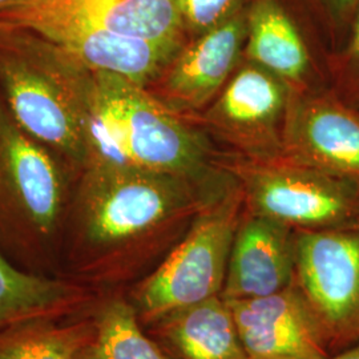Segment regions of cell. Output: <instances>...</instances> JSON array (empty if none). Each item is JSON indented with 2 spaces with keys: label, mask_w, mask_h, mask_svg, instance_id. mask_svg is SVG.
Listing matches in <instances>:
<instances>
[{
  "label": "cell",
  "mask_w": 359,
  "mask_h": 359,
  "mask_svg": "<svg viewBox=\"0 0 359 359\" xmlns=\"http://www.w3.org/2000/svg\"><path fill=\"white\" fill-rule=\"evenodd\" d=\"M192 180L88 164L72 187L60 278L103 293L139 283L167 256L184 221L205 201L197 198Z\"/></svg>",
  "instance_id": "1"
},
{
  "label": "cell",
  "mask_w": 359,
  "mask_h": 359,
  "mask_svg": "<svg viewBox=\"0 0 359 359\" xmlns=\"http://www.w3.org/2000/svg\"><path fill=\"white\" fill-rule=\"evenodd\" d=\"M96 72L51 39L0 23V96L16 123L74 173L88 161Z\"/></svg>",
  "instance_id": "2"
},
{
  "label": "cell",
  "mask_w": 359,
  "mask_h": 359,
  "mask_svg": "<svg viewBox=\"0 0 359 359\" xmlns=\"http://www.w3.org/2000/svg\"><path fill=\"white\" fill-rule=\"evenodd\" d=\"M76 173L13 118L0 96V252L26 273L60 278Z\"/></svg>",
  "instance_id": "3"
},
{
  "label": "cell",
  "mask_w": 359,
  "mask_h": 359,
  "mask_svg": "<svg viewBox=\"0 0 359 359\" xmlns=\"http://www.w3.org/2000/svg\"><path fill=\"white\" fill-rule=\"evenodd\" d=\"M87 149V165L136 168L189 179L203 170L208 156L204 139L181 115L145 87L108 72H96Z\"/></svg>",
  "instance_id": "4"
},
{
  "label": "cell",
  "mask_w": 359,
  "mask_h": 359,
  "mask_svg": "<svg viewBox=\"0 0 359 359\" xmlns=\"http://www.w3.org/2000/svg\"><path fill=\"white\" fill-rule=\"evenodd\" d=\"M244 193L231 188L205 200L192 225L167 256L127 293L142 326L177 309L221 295Z\"/></svg>",
  "instance_id": "5"
},
{
  "label": "cell",
  "mask_w": 359,
  "mask_h": 359,
  "mask_svg": "<svg viewBox=\"0 0 359 359\" xmlns=\"http://www.w3.org/2000/svg\"><path fill=\"white\" fill-rule=\"evenodd\" d=\"M248 213L299 231L359 225V184L289 157L236 163Z\"/></svg>",
  "instance_id": "6"
},
{
  "label": "cell",
  "mask_w": 359,
  "mask_h": 359,
  "mask_svg": "<svg viewBox=\"0 0 359 359\" xmlns=\"http://www.w3.org/2000/svg\"><path fill=\"white\" fill-rule=\"evenodd\" d=\"M294 285L327 348L359 341V225L295 233Z\"/></svg>",
  "instance_id": "7"
},
{
  "label": "cell",
  "mask_w": 359,
  "mask_h": 359,
  "mask_svg": "<svg viewBox=\"0 0 359 359\" xmlns=\"http://www.w3.org/2000/svg\"><path fill=\"white\" fill-rule=\"evenodd\" d=\"M0 23L25 27L47 36L95 72H108L149 87L177 48L130 38L67 13L13 6L0 11Z\"/></svg>",
  "instance_id": "8"
},
{
  "label": "cell",
  "mask_w": 359,
  "mask_h": 359,
  "mask_svg": "<svg viewBox=\"0 0 359 359\" xmlns=\"http://www.w3.org/2000/svg\"><path fill=\"white\" fill-rule=\"evenodd\" d=\"M292 92L280 79L249 62L218 93L206 112V123L250 158L283 156Z\"/></svg>",
  "instance_id": "9"
},
{
  "label": "cell",
  "mask_w": 359,
  "mask_h": 359,
  "mask_svg": "<svg viewBox=\"0 0 359 359\" xmlns=\"http://www.w3.org/2000/svg\"><path fill=\"white\" fill-rule=\"evenodd\" d=\"M245 39L246 13L241 10L222 25L185 41L147 90L179 115L205 107L233 76Z\"/></svg>",
  "instance_id": "10"
},
{
  "label": "cell",
  "mask_w": 359,
  "mask_h": 359,
  "mask_svg": "<svg viewBox=\"0 0 359 359\" xmlns=\"http://www.w3.org/2000/svg\"><path fill=\"white\" fill-rule=\"evenodd\" d=\"M283 142L286 157L359 184V117L342 104L293 90Z\"/></svg>",
  "instance_id": "11"
},
{
  "label": "cell",
  "mask_w": 359,
  "mask_h": 359,
  "mask_svg": "<svg viewBox=\"0 0 359 359\" xmlns=\"http://www.w3.org/2000/svg\"><path fill=\"white\" fill-rule=\"evenodd\" d=\"M250 359H318L327 355L320 327L294 283L276 294L226 301Z\"/></svg>",
  "instance_id": "12"
},
{
  "label": "cell",
  "mask_w": 359,
  "mask_h": 359,
  "mask_svg": "<svg viewBox=\"0 0 359 359\" xmlns=\"http://www.w3.org/2000/svg\"><path fill=\"white\" fill-rule=\"evenodd\" d=\"M292 228L248 213L234 234L221 297L241 301L276 294L294 283Z\"/></svg>",
  "instance_id": "13"
},
{
  "label": "cell",
  "mask_w": 359,
  "mask_h": 359,
  "mask_svg": "<svg viewBox=\"0 0 359 359\" xmlns=\"http://www.w3.org/2000/svg\"><path fill=\"white\" fill-rule=\"evenodd\" d=\"M15 6L72 15L116 34L177 50L185 44L179 0H23Z\"/></svg>",
  "instance_id": "14"
},
{
  "label": "cell",
  "mask_w": 359,
  "mask_h": 359,
  "mask_svg": "<svg viewBox=\"0 0 359 359\" xmlns=\"http://www.w3.org/2000/svg\"><path fill=\"white\" fill-rule=\"evenodd\" d=\"M103 294L63 278L26 273L0 252V329L22 322L65 318L86 313Z\"/></svg>",
  "instance_id": "15"
},
{
  "label": "cell",
  "mask_w": 359,
  "mask_h": 359,
  "mask_svg": "<svg viewBox=\"0 0 359 359\" xmlns=\"http://www.w3.org/2000/svg\"><path fill=\"white\" fill-rule=\"evenodd\" d=\"M148 327L181 359H250L221 295L170 311Z\"/></svg>",
  "instance_id": "16"
},
{
  "label": "cell",
  "mask_w": 359,
  "mask_h": 359,
  "mask_svg": "<svg viewBox=\"0 0 359 359\" xmlns=\"http://www.w3.org/2000/svg\"><path fill=\"white\" fill-rule=\"evenodd\" d=\"M246 55L250 63L299 90L309 72L306 44L277 0H255L246 10Z\"/></svg>",
  "instance_id": "17"
},
{
  "label": "cell",
  "mask_w": 359,
  "mask_h": 359,
  "mask_svg": "<svg viewBox=\"0 0 359 359\" xmlns=\"http://www.w3.org/2000/svg\"><path fill=\"white\" fill-rule=\"evenodd\" d=\"M92 333L76 359H172L144 332L128 297L104 293L92 309Z\"/></svg>",
  "instance_id": "18"
},
{
  "label": "cell",
  "mask_w": 359,
  "mask_h": 359,
  "mask_svg": "<svg viewBox=\"0 0 359 359\" xmlns=\"http://www.w3.org/2000/svg\"><path fill=\"white\" fill-rule=\"evenodd\" d=\"M92 309L72 317L22 322L0 329V359H76L92 333Z\"/></svg>",
  "instance_id": "19"
},
{
  "label": "cell",
  "mask_w": 359,
  "mask_h": 359,
  "mask_svg": "<svg viewBox=\"0 0 359 359\" xmlns=\"http://www.w3.org/2000/svg\"><path fill=\"white\" fill-rule=\"evenodd\" d=\"M243 0H179L180 15L187 35L196 36L222 25L241 11Z\"/></svg>",
  "instance_id": "20"
},
{
  "label": "cell",
  "mask_w": 359,
  "mask_h": 359,
  "mask_svg": "<svg viewBox=\"0 0 359 359\" xmlns=\"http://www.w3.org/2000/svg\"><path fill=\"white\" fill-rule=\"evenodd\" d=\"M347 57H348V63L359 71V13L354 25L348 48H347Z\"/></svg>",
  "instance_id": "21"
},
{
  "label": "cell",
  "mask_w": 359,
  "mask_h": 359,
  "mask_svg": "<svg viewBox=\"0 0 359 359\" xmlns=\"http://www.w3.org/2000/svg\"><path fill=\"white\" fill-rule=\"evenodd\" d=\"M332 11L338 18H346L358 7L359 0H327Z\"/></svg>",
  "instance_id": "22"
},
{
  "label": "cell",
  "mask_w": 359,
  "mask_h": 359,
  "mask_svg": "<svg viewBox=\"0 0 359 359\" xmlns=\"http://www.w3.org/2000/svg\"><path fill=\"white\" fill-rule=\"evenodd\" d=\"M318 359H359V341L354 345L337 351L334 355H325Z\"/></svg>",
  "instance_id": "23"
},
{
  "label": "cell",
  "mask_w": 359,
  "mask_h": 359,
  "mask_svg": "<svg viewBox=\"0 0 359 359\" xmlns=\"http://www.w3.org/2000/svg\"><path fill=\"white\" fill-rule=\"evenodd\" d=\"M20 1H23V0H0V11H3L6 8H10V7H13Z\"/></svg>",
  "instance_id": "24"
}]
</instances>
